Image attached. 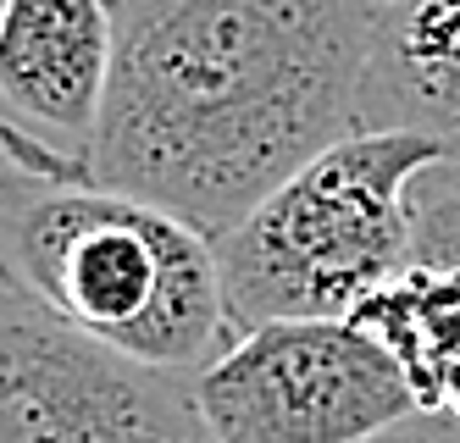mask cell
Instances as JSON below:
<instances>
[{
    "label": "cell",
    "instance_id": "6da1fadb",
    "mask_svg": "<svg viewBox=\"0 0 460 443\" xmlns=\"http://www.w3.org/2000/svg\"><path fill=\"white\" fill-rule=\"evenodd\" d=\"M117 73L89 183L211 244L355 133L377 0H111Z\"/></svg>",
    "mask_w": 460,
    "mask_h": 443
},
{
    "label": "cell",
    "instance_id": "7a4b0ae2",
    "mask_svg": "<svg viewBox=\"0 0 460 443\" xmlns=\"http://www.w3.org/2000/svg\"><path fill=\"white\" fill-rule=\"evenodd\" d=\"M0 278L94 344L172 377L206 371L234 344L211 238L89 183L84 161L17 122H0Z\"/></svg>",
    "mask_w": 460,
    "mask_h": 443
},
{
    "label": "cell",
    "instance_id": "3957f363",
    "mask_svg": "<svg viewBox=\"0 0 460 443\" xmlns=\"http://www.w3.org/2000/svg\"><path fill=\"white\" fill-rule=\"evenodd\" d=\"M444 155L421 133L355 128L217 238L227 322H349L416 261V189Z\"/></svg>",
    "mask_w": 460,
    "mask_h": 443
},
{
    "label": "cell",
    "instance_id": "277c9868",
    "mask_svg": "<svg viewBox=\"0 0 460 443\" xmlns=\"http://www.w3.org/2000/svg\"><path fill=\"white\" fill-rule=\"evenodd\" d=\"M194 411L211 443H377L421 404L355 322H272L194 371Z\"/></svg>",
    "mask_w": 460,
    "mask_h": 443
},
{
    "label": "cell",
    "instance_id": "5b68a950",
    "mask_svg": "<svg viewBox=\"0 0 460 443\" xmlns=\"http://www.w3.org/2000/svg\"><path fill=\"white\" fill-rule=\"evenodd\" d=\"M0 443H211L194 377L84 338L0 278Z\"/></svg>",
    "mask_w": 460,
    "mask_h": 443
},
{
    "label": "cell",
    "instance_id": "8992f818",
    "mask_svg": "<svg viewBox=\"0 0 460 443\" xmlns=\"http://www.w3.org/2000/svg\"><path fill=\"white\" fill-rule=\"evenodd\" d=\"M111 73V0H0V106L56 155H89Z\"/></svg>",
    "mask_w": 460,
    "mask_h": 443
},
{
    "label": "cell",
    "instance_id": "52a82bcc",
    "mask_svg": "<svg viewBox=\"0 0 460 443\" xmlns=\"http://www.w3.org/2000/svg\"><path fill=\"white\" fill-rule=\"evenodd\" d=\"M355 128L421 133L460 178V0H377Z\"/></svg>",
    "mask_w": 460,
    "mask_h": 443
},
{
    "label": "cell",
    "instance_id": "ba28073f",
    "mask_svg": "<svg viewBox=\"0 0 460 443\" xmlns=\"http://www.w3.org/2000/svg\"><path fill=\"white\" fill-rule=\"evenodd\" d=\"M349 322L405 371L421 416H438L444 377L460 366V266L411 261Z\"/></svg>",
    "mask_w": 460,
    "mask_h": 443
},
{
    "label": "cell",
    "instance_id": "9c48e42d",
    "mask_svg": "<svg viewBox=\"0 0 460 443\" xmlns=\"http://www.w3.org/2000/svg\"><path fill=\"white\" fill-rule=\"evenodd\" d=\"M416 261L460 266V178H449L444 166L416 189Z\"/></svg>",
    "mask_w": 460,
    "mask_h": 443
},
{
    "label": "cell",
    "instance_id": "30bf717a",
    "mask_svg": "<svg viewBox=\"0 0 460 443\" xmlns=\"http://www.w3.org/2000/svg\"><path fill=\"white\" fill-rule=\"evenodd\" d=\"M377 443H460V427H449L444 416H416V421H405L400 432H388Z\"/></svg>",
    "mask_w": 460,
    "mask_h": 443
}]
</instances>
